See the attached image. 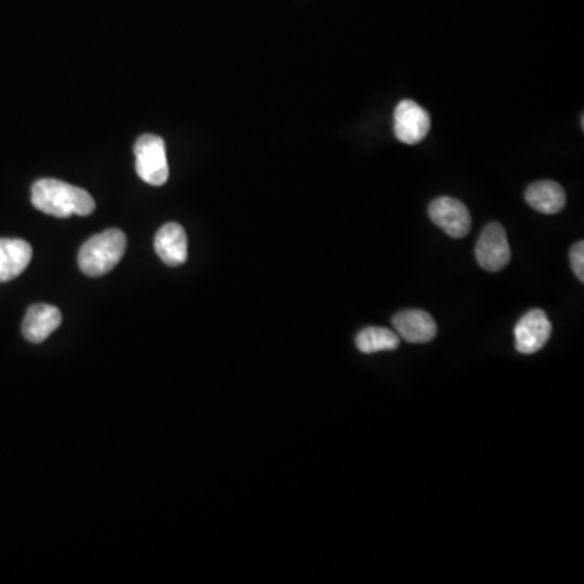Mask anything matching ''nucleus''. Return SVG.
I'll return each instance as SVG.
<instances>
[{
	"mask_svg": "<svg viewBox=\"0 0 584 584\" xmlns=\"http://www.w3.org/2000/svg\"><path fill=\"white\" fill-rule=\"evenodd\" d=\"M31 202L39 211L56 218L88 216L96 208L95 198L86 190L57 179H41L35 182L31 189Z\"/></svg>",
	"mask_w": 584,
	"mask_h": 584,
	"instance_id": "obj_1",
	"label": "nucleus"
},
{
	"mask_svg": "<svg viewBox=\"0 0 584 584\" xmlns=\"http://www.w3.org/2000/svg\"><path fill=\"white\" fill-rule=\"evenodd\" d=\"M127 249V237L121 229L108 231L90 237L78 252V267L91 278H99L116 268Z\"/></svg>",
	"mask_w": 584,
	"mask_h": 584,
	"instance_id": "obj_2",
	"label": "nucleus"
},
{
	"mask_svg": "<svg viewBox=\"0 0 584 584\" xmlns=\"http://www.w3.org/2000/svg\"><path fill=\"white\" fill-rule=\"evenodd\" d=\"M135 166L143 182L150 185H164L169 179L166 143L158 135L145 134L135 143Z\"/></svg>",
	"mask_w": 584,
	"mask_h": 584,
	"instance_id": "obj_3",
	"label": "nucleus"
},
{
	"mask_svg": "<svg viewBox=\"0 0 584 584\" xmlns=\"http://www.w3.org/2000/svg\"><path fill=\"white\" fill-rule=\"evenodd\" d=\"M476 258L481 268L492 273L507 267L510 263L511 250L507 231L502 224H487L477 241Z\"/></svg>",
	"mask_w": 584,
	"mask_h": 584,
	"instance_id": "obj_4",
	"label": "nucleus"
},
{
	"mask_svg": "<svg viewBox=\"0 0 584 584\" xmlns=\"http://www.w3.org/2000/svg\"><path fill=\"white\" fill-rule=\"evenodd\" d=\"M552 323L541 309L529 310L520 318L515 327V348L518 353L536 354L549 343Z\"/></svg>",
	"mask_w": 584,
	"mask_h": 584,
	"instance_id": "obj_5",
	"label": "nucleus"
},
{
	"mask_svg": "<svg viewBox=\"0 0 584 584\" xmlns=\"http://www.w3.org/2000/svg\"><path fill=\"white\" fill-rule=\"evenodd\" d=\"M430 219L435 226L447 232L453 239L468 236L471 231V215L463 202L451 197L435 198L429 207Z\"/></svg>",
	"mask_w": 584,
	"mask_h": 584,
	"instance_id": "obj_6",
	"label": "nucleus"
},
{
	"mask_svg": "<svg viewBox=\"0 0 584 584\" xmlns=\"http://www.w3.org/2000/svg\"><path fill=\"white\" fill-rule=\"evenodd\" d=\"M430 116L426 109L411 99H404L395 109V135L406 145H417L427 137Z\"/></svg>",
	"mask_w": 584,
	"mask_h": 584,
	"instance_id": "obj_7",
	"label": "nucleus"
},
{
	"mask_svg": "<svg viewBox=\"0 0 584 584\" xmlns=\"http://www.w3.org/2000/svg\"><path fill=\"white\" fill-rule=\"evenodd\" d=\"M61 310L49 304L31 305L26 310L25 320H23V336L30 343H43L49 336L61 327Z\"/></svg>",
	"mask_w": 584,
	"mask_h": 584,
	"instance_id": "obj_8",
	"label": "nucleus"
},
{
	"mask_svg": "<svg viewBox=\"0 0 584 584\" xmlns=\"http://www.w3.org/2000/svg\"><path fill=\"white\" fill-rule=\"evenodd\" d=\"M398 335L408 343L426 344L437 336V323L424 310H403L393 318Z\"/></svg>",
	"mask_w": 584,
	"mask_h": 584,
	"instance_id": "obj_9",
	"label": "nucleus"
},
{
	"mask_svg": "<svg viewBox=\"0 0 584 584\" xmlns=\"http://www.w3.org/2000/svg\"><path fill=\"white\" fill-rule=\"evenodd\" d=\"M187 234L181 224L168 223L156 232L155 250L168 267H179L189 257Z\"/></svg>",
	"mask_w": 584,
	"mask_h": 584,
	"instance_id": "obj_10",
	"label": "nucleus"
},
{
	"mask_svg": "<svg viewBox=\"0 0 584 584\" xmlns=\"http://www.w3.org/2000/svg\"><path fill=\"white\" fill-rule=\"evenodd\" d=\"M33 258L31 245L22 239H0V283L22 275Z\"/></svg>",
	"mask_w": 584,
	"mask_h": 584,
	"instance_id": "obj_11",
	"label": "nucleus"
},
{
	"mask_svg": "<svg viewBox=\"0 0 584 584\" xmlns=\"http://www.w3.org/2000/svg\"><path fill=\"white\" fill-rule=\"evenodd\" d=\"M529 207L542 215H557L567 205V195L562 185L554 181H539L529 185L524 194Z\"/></svg>",
	"mask_w": 584,
	"mask_h": 584,
	"instance_id": "obj_12",
	"label": "nucleus"
},
{
	"mask_svg": "<svg viewBox=\"0 0 584 584\" xmlns=\"http://www.w3.org/2000/svg\"><path fill=\"white\" fill-rule=\"evenodd\" d=\"M356 346L361 353L375 354L400 348V336L388 328L369 327L356 336Z\"/></svg>",
	"mask_w": 584,
	"mask_h": 584,
	"instance_id": "obj_13",
	"label": "nucleus"
},
{
	"mask_svg": "<svg viewBox=\"0 0 584 584\" xmlns=\"http://www.w3.org/2000/svg\"><path fill=\"white\" fill-rule=\"evenodd\" d=\"M570 262H572L573 273L576 278L583 283L584 281V242L580 241L573 245L570 250Z\"/></svg>",
	"mask_w": 584,
	"mask_h": 584,
	"instance_id": "obj_14",
	"label": "nucleus"
}]
</instances>
